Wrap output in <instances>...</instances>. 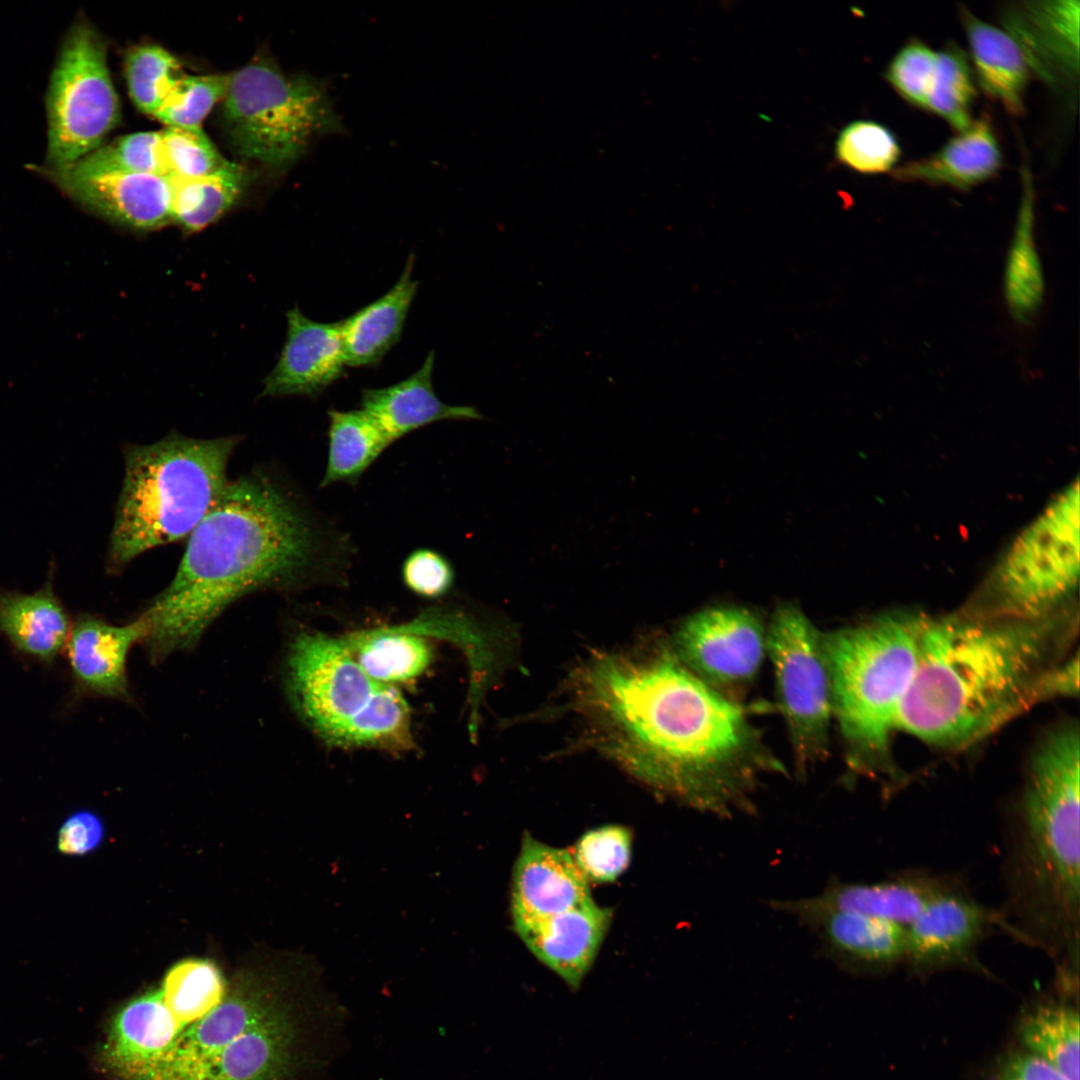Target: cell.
<instances>
[{
  "label": "cell",
  "instance_id": "obj_24",
  "mask_svg": "<svg viewBox=\"0 0 1080 1080\" xmlns=\"http://www.w3.org/2000/svg\"><path fill=\"white\" fill-rule=\"evenodd\" d=\"M434 364L435 354L432 351L421 367L405 380L362 392L361 409L381 426L393 442L436 421L481 418L475 407L449 405L436 395L432 382Z\"/></svg>",
  "mask_w": 1080,
  "mask_h": 1080
},
{
  "label": "cell",
  "instance_id": "obj_7",
  "mask_svg": "<svg viewBox=\"0 0 1080 1080\" xmlns=\"http://www.w3.org/2000/svg\"><path fill=\"white\" fill-rule=\"evenodd\" d=\"M288 687L303 720L330 744L394 752L413 746L405 698L372 680L340 639L300 633L289 652Z\"/></svg>",
  "mask_w": 1080,
  "mask_h": 1080
},
{
  "label": "cell",
  "instance_id": "obj_5",
  "mask_svg": "<svg viewBox=\"0 0 1080 1080\" xmlns=\"http://www.w3.org/2000/svg\"><path fill=\"white\" fill-rule=\"evenodd\" d=\"M235 445L233 437L171 434L126 450L109 549L113 568L191 534L229 482L226 471Z\"/></svg>",
  "mask_w": 1080,
  "mask_h": 1080
},
{
  "label": "cell",
  "instance_id": "obj_14",
  "mask_svg": "<svg viewBox=\"0 0 1080 1080\" xmlns=\"http://www.w3.org/2000/svg\"><path fill=\"white\" fill-rule=\"evenodd\" d=\"M993 925L1001 926L999 912L978 903L957 882L907 926L903 963L917 972L975 964L978 947Z\"/></svg>",
  "mask_w": 1080,
  "mask_h": 1080
},
{
  "label": "cell",
  "instance_id": "obj_43",
  "mask_svg": "<svg viewBox=\"0 0 1080 1080\" xmlns=\"http://www.w3.org/2000/svg\"><path fill=\"white\" fill-rule=\"evenodd\" d=\"M104 835V823L96 813L78 810L69 815L59 828L57 849L67 856H83L98 848Z\"/></svg>",
  "mask_w": 1080,
  "mask_h": 1080
},
{
  "label": "cell",
  "instance_id": "obj_15",
  "mask_svg": "<svg viewBox=\"0 0 1080 1080\" xmlns=\"http://www.w3.org/2000/svg\"><path fill=\"white\" fill-rule=\"evenodd\" d=\"M944 875L904 872L873 883L830 880L821 893L805 898L773 900L778 912L799 922L826 911H852L908 926L937 895L956 884Z\"/></svg>",
  "mask_w": 1080,
  "mask_h": 1080
},
{
  "label": "cell",
  "instance_id": "obj_16",
  "mask_svg": "<svg viewBox=\"0 0 1080 1080\" xmlns=\"http://www.w3.org/2000/svg\"><path fill=\"white\" fill-rule=\"evenodd\" d=\"M33 170L93 213L139 231L172 222L173 179L152 173L81 176L43 166Z\"/></svg>",
  "mask_w": 1080,
  "mask_h": 1080
},
{
  "label": "cell",
  "instance_id": "obj_36",
  "mask_svg": "<svg viewBox=\"0 0 1080 1080\" xmlns=\"http://www.w3.org/2000/svg\"><path fill=\"white\" fill-rule=\"evenodd\" d=\"M63 171L81 176L108 173L167 175L160 153V131L137 132L102 144Z\"/></svg>",
  "mask_w": 1080,
  "mask_h": 1080
},
{
  "label": "cell",
  "instance_id": "obj_23",
  "mask_svg": "<svg viewBox=\"0 0 1080 1080\" xmlns=\"http://www.w3.org/2000/svg\"><path fill=\"white\" fill-rule=\"evenodd\" d=\"M1002 151L989 118L982 115L935 153L896 166L897 182L947 186L966 191L997 175Z\"/></svg>",
  "mask_w": 1080,
  "mask_h": 1080
},
{
  "label": "cell",
  "instance_id": "obj_3",
  "mask_svg": "<svg viewBox=\"0 0 1080 1080\" xmlns=\"http://www.w3.org/2000/svg\"><path fill=\"white\" fill-rule=\"evenodd\" d=\"M188 537L173 580L143 614L155 660L191 648L235 600L290 586L318 560L310 521L261 474L229 481Z\"/></svg>",
  "mask_w": 1080,
  "mask_h": 1080
},
{
  "label": "cell",
  "instance_id": "obj_20",
  "mask_svg": "<svg viewBox=\"0 0 1080 1080\" xmlns=\"http://www.w3.org/2000/svg\"><path fill=\"white\" fill-rule=\"evenodd\" d=\"M147 635L143 615L125 625H113L91 615L78 617L66 643L77 694L127 699L128 655Z\"/></svg>",
  "mask_w": 1080,
  "mask_h": 1080
},
{
  "label": "cell",
  "instance_id": "obj_33",
  "mask_svg": "<svg viewBox=\"0 0 1080 1080\" xmlns=\"http://www.w3.org/2000/svg\"><path fill=\"white\" fill-rule=\"evenodd\" d=\"M162 1000L177 1019L190 1022L218 1005L228 988L217 965L202 958L175 963L159 988Z\"/></svg>",
  "mask_w": 1080,
  "mask_h": 1080
},
{
  "label": "cell",
  "instance_id": "obj_28",
  "mask_svg": "<svg viewBox=\"0 0 1080 1080\" xmlns=\"http://www.w3.org/2000/svg\"><path fill=\"white\" fill-rule=\"evenodd\" d=\"M340 640L360 668L384 685L417 678L433 657L429 642L409 628L359 631Z\"/></svg>",
  "mask_w": 1080,
  "mask_h": 1080
},
{
  "label": "cell",
  "instance_id": "obj_4",
  "mask_svg": "<svg viewBox=\"0 0 1080 1080\" xmlns=\"http://www.w3.org/2000/svg\"><path fill=\"white\" fill-rule=\"evenodd\" d=\"M1077 723L1050 730L1029 761L1004 824L1001 927L1076 977L1080 952V830Z\"/></svg>",
  "mask_w": 1080,
  "mask_h": 1080
},
{
  "label": "cell",
  "instance_id": "obj_29",
  "mask_svg": "<svg viewBox=\"0 0 1080 1080\" xmlns=\"http://www.w3.org/2000/svg\"><path fill=\"white\" fill-rule=\"evenodd\" d=\"M392 442L362 409L329 411L328 457L321 487L357 481Z\"/></svg>",
  "mask_w": 1080,
  "mask_h": 1080
},
{
  "label": "cell",
  "instance_id": "obj_32",
  "mask_svg": "<svg viewBox=\"0 0 1080 1080\" xmlns=\"http://www.w3.org/2000/svg\"><path fill=\"white\" fill-rule=\"evenodd\" d=\"M1022 197L1016 229L1007 262L1005 290L1009 307L1018 320H1027L1038 309L1043 280L1035 252L1033 228L1035 193L1031 173L1022 167Z\"/></svg>",
  "mask_w": 1080,
  "mask_h": 1080
},
{
  "label": "cell",
  "instance_id": "obj_9",
  "mask_svg": "<svg viewBox=\"0 0 1080 1080\" xmlns=\"http://www.w3.org/2000/svg\"><path fill=\"white\" fill-rule=\"evenodd\" d=\"M48 145L43 167L63 171L102 145L120 119L119 99L102 35L79 19L68 31L46 97Z\"/></svg>",
  "mask_w": 1080,
  "mask_h": 1080
},
{
  "label": "cell",
  "instance_id": "obj_11",
  "mask_svg": "<svg viewBox=\"0 0 1080 1080\" xmlns=\"http://www.w3.org/2000/svg\"><path fill=\"white\" fill-rule=\"evenodd\" d=\"M766 650L795 761L806 770L827 753L833 714L823 634L800 608L783 603L768 625Z\"/></svg>",
  "mask_w": 1080,
  "mask_h": 1080
},
{
  "label": "cell",
  "instance_id": "obj_42",
  "mask_svg": "<svg viewBox=\"0 0 1080 1080\" xmlns=\"http://www.w3.org/2000/svg\"><path fill=\"white\" fill-rule=\"evenodd\" d=\"M402 578L412 592L426 598H436L451 588L454 570L440 553L422 548L406 558L402 566Z\"/></svg>",
  "mask_w": 1080,
  "mask_h": 1080
},
{
  "label": "cell",
  "instance_id": "obj_37",
  "mask_svg": "<svg viewBox=\"0 0 1080 1080\" xmlns=\"http://www.w3.org/2000/svg\"><path fill=\"white\" fill-rule=\"evenodd\" d=\"M836 159L849 169L865 175L892 172L901 156L895 135L873 120H855L838 134Z\"/></svg>",
  "mask_w": 1080,
  "mask_h": 1080
},
{
  "label": "cell",
  "instance_id": "obj_30",
  "mask_svg": "<svg viewBox=\"0 0 1080 1080\" xmlns=\"http://www.w3.org/2000/svg\"><path fill=\"white\" fill-rule=\"evenodd\" d=\"M1079 1012L1066 1002L1041 1003L1019 1020L1025 1051L1045 1061L1068 1080H1079Z\"/></svg>",
  "mask_w": 1080,
  "mask_h": 1080
},
{
  "label": "cell",
  "instance_id": "obj_25",
  "mask_svg": "<svg viewBox=\"0 0 1080 1080\" xmlns=\"http://www.w3.org/2000/svg\"><path fill=\"white\" fill-rule=\"evenodd\" d=\"M961 18L976 82L1009 114L1022 115L1031 70L1019 45L1007 31L979 19L966 8H961Z\"/></svg>",
  "mask_w": 1080,
  "mask_h": 1080
},
{
  "label": "cell",
  "instance_id": "obj_21",
  "mask_svg": "<svg viewBox=\"0 0 1080 1080\" xmlns=\"http://www.w3.org/2000/svg\"><path fill=\"white\" fill-rule=\"evenodd\" d=\"M611 919V910L591 899L513 928L540 962L577 990L598 954Z\"/></svg>",
  "mask_w": 1080,
  "mask_h": 1080
},
{
  "label": "cell",
  "instance_id": "obj_35",
  "mask_svg": "<svg viewBox=\"0 0 1080 1080\" xmlns=\"http://www.w3.org/2000/svg\"><path fill=\"white\" fill-rule=\"evenodd\" d=\"M184 75L179 60L158 45L137 46L126 56L125 76L130 97L140 111L151 116Z\"/></svg>",
  "mask_w": 1080,
  "mask_h": 1080
},
{
  "label": "cell",
  "instance_id": "obj_6",
  "mask_svg": "<svg viewBox=\"0 0 1080 1080\" xmlns=\"http://www.w3.org/2000/svg\"><path fill=\"white\" fill-rule=\"evenodd\" d=\"M925 618L887 613L823 634L833 714L857 768H878L898 730Z\"/></svg>",
  "mask_w": 1080,
  "mask_h": 1080
},
{
  "label": "cell",
  "instance_id": "obj_8",
  "mask_svg": "<svg viewBox=\"0 0 1080 1080\" xmlns=\"http://www.w3.org/2000/svg\"><path fill=\"white\" fill-rule=\"evenodd\" d=\"M221 103L233 150L277 170L295 163L316 137L341 128L319 81L289 76L265 57L231 73Z\"/></svg>",
  "mask_w": 1080,
  "mask_h": 1080
},
{
  "label": "cell",
  "instance_id": "obj_19",
  "mask_svg": "<svg viewBox=\"0 0 1080 1080\" xmlns=\"http://www.w3.org/2000/svg\"><path fill=\"white\" fill-rule=\"evenodd\" d=\"M1079 1H1032L1009 8L1004 26L1030 70L1048 84L1071 81L1079 72Z\"/></svg>",
  "mask_w": 1080,
  "mask_h": 1080
},
{
  "label": "cell",
  "instance_id": "obj_12",
  "mask_svg": "<svg viewBox=\"0 0 1080 1080\" xmlns=\"http://www.w3.org/2000/svg\"><path fill=\"white\" fill-rule=\"evenodd\" d=\"M283 1007L263 982L247 976L206 1014L190 1022L171 1014L174 1039L144 1080H224L246 1034Z\"/></svg>",
  "mask_w": 1080,
  "mask_h": 1080
},
{
  "label": "cell",
  "instance_id": "obj_38",
  "mask_svg": "<svg viewBox=\"0 0 1080 1080\" xmlns=\"http://www.w3.org/2000/svg\"><path fill=\"white\" fill-rule=\"evenodd\" d=\"M230 79L231 73L185 74L176 82L153 117L165 127L201 128L209 112L226 95Z\"/></svg>",
  "mask_w": 1080,
  "mask_h": 1080
},
{
  "label": "cell",
  "instance_id": "obj_18",
  "mask_svg": "<svg viewBox=\"0 0 1080 1080\" xmlns=\"http://www.w3.org/2000/svg\"><path fill=\"white\" fill-rule=\"evenodd\" d=\"M346 357L340 322L321 323L298 306L287 312V337L263 396H317L342 377Z\"/></svg>",
  "mask_w": 1080,
  "mask_h": 1080
},
{
  "label": "cell",
  "instance_id": "obj_17",
  "mask_svg": "<svg viewBox=\"0 0 1080 1080\" xmlns=\"http://www.w3.org/2000/svg\"><path fill=\"white\" fill-rule=\"evenodd\" d=\"M513 925L547 918L591 899L589 881L566 849L522 838L512 873Z\"/></svg>",
  "mask_w": 1080,
  "mask_h": 1080
},
{
  "label": "cell",
  "instance_id": "obj_22",
  "mask_svg": "<svg viewBox=\"0 0 1080 1080\" xmlns=\"http://www.w3.org/2000/svg\"><path fill=\"white\" fill-rule=\"evenodd\" d=\"M800 923L819 936L833 961L854 970H881L903 962L907 927L852 911H826Z\"/></svg>",
  "mask_w": 1080,
  "mask_h": 1080
},
{
  "label": "cell",
  "instance_id": "obj_39",
  "mask_svg": "<svg viewBox=\"0 0 1080 1080\" xmlns=\"http://www.w3.org/2000/svg\"><path fill=\"white\" fill-rule=\"evenodd\" d=\"M160 153L167 176L174 180L202 177L230 163L202 127H165L160 131Z\"/></svg>",
  "mask_w": 1080,
  "mask_h": 1080
},
{
  "label": "cell",
  "instance_id": "obj_2",
  "mask_svg": "<svg viewBox=\"0 0 1080 1080\" xmlns=\"http://www.w3.org/2000/svg\"><path fill=\"white\" fill-rule=\"evenodd\" d=\"M1062 612L1023 619L969 612L923 623L898 730L942 749L967 747L1033 704L1074 696L1065 663L1075 634Z\"/></svg>",
  "mask_w": 1080,
  "mask_h": 1080
},
{
  "label": "cell",
  "instance_id": "obj_40",
  "mask_svg": "<svg viewBox=\"0 0 1080 1080\" xmlns=\"http://www.w3.org/2000/svg\"><path fill=\"white\" fill-rule=\"evenodd\" d=\"M631 844L632 836L627 828L603 826L583 834L572 856L588 881L612 882L629 865Z\"/></svg>",
  "mask_w": 1080,
  "mask_h": 1080
},
{
  "label": "cell",
  "instance_id": "obj_1",
  "mask_svg": "<svg viewBox=\"0 0 1080 1080\" xmlns=\"http://www.w3.org/2000/svg\"><path fill=\"white\" fill-rule=\"evenodd\" d=\"M571 689L568 706L592 747L705 814L751 812L762 777L785 772L741 707L673 652L594 656Z\"/></svg>",
  "mask_w": 1080,
  "mask_h": 1080
},
{
  "label": "cell",
  "instance_id": "obj_27",
  "mask_svg": "<svg viewBox=\"0 0 1080 1080\" xmlns=\"http://www.w3.org/2000/svg\"><path fill=\"white\" fill-rule=\"evenodd\" d=\"M70 629L51 583L32 594L0 591V633L18 652L51 665L66 645Z\"/></svg>",
  "mask_w": 1080,
  "mask_h": 1080
},
{
  "label": "cell",
  "instance_id": "obj_26",
  "mask_svg": "<svg viewBox=\"0 0 1080 1080\" xmlns=\"http://www.w3.org/2000/svg\"><path fill=\"white\" fill-rule=\"evenodd\" d=\"M413 264L414 256L410 255L400 278L386 294L340 321L347 366L375 365L399 341L418 288L412 279Z\"/></svg>",
  "mask_w": 1080,
  "mask_h": 1080
},
{
  "label": "cell",
  "instance_id": "obj_10",
  "mask_svg": "<svg viewBox=\"0 0 1080 1080\" xmlns=\"http://www.w3.org/2000/svg\"><path fill=\"white\" fill-rule=\"evenodd\" d=\"M1078 491L1076 482L1018 538L997 576L995 605L983 614L1039 619L1060 612L1078 581Z\"/></svg>",
  "mask_w": 1080,
  "mask_h": 1080
},
{
  "label": "cell",
  "instance_id": "obj_44",
  "mask_svg": "<svg viewBox=\"0 0 1080 1080\" xmlns=\"http://www.w3.org/2000/svg\"><path fill=\"white\" fill-rule=\"evenodd\" d=\"M993 1080H1068L1059 1071L1027 1051H1014L998 1065Z\"/></svg>",
  "mask_w": 1080,
  "mask_h": 1080
},
{
  "label": "cell",
  "instance_id": "obj_41",
  "mask_svg": "<svg viewBox=\"0 0 1080 1080\" xmlns=\"http://www.w3.org/2000/svg\"><path fill=\"white\" fill-rule=\"evenodd\" d=\"M937 52L918 39L906 42L885 70L890 86L906 102L925 109L932 86Z\"/></svg>",
  "mask_w": 1080,
  "mask_h": 1080
},
{
  "label": "cell",
  "instance_id": "obj_13",
  "mask_svg": "<svg viewBox=\"0 0 1080 1080\" xmlns=\"http://www.w3.org/2000/svg\"><path fill=\"white\" fill-rule=\"evenodd\" d=\"M673 653L711 687H733L751 681L766 651V632L751 610L737 606L709 607L689 616L673 638Z\"/></svg>",
  "mask_w": 1080,
  "mask_h": 1080
},
{
  "label": "cell",
  "instance_id": "obj_31",
  "mask_svg": "<svg viewBox=\"0 0 1080 1080\" xmlns=\"http://www.w3.org/2000/svg\"><path fill=\"white\" fill-rule=\"evenodd\" d=\"M248 176L245 168L230 162L202 177L173 179L172 222L187 233L203 230L239 200L248 184Z\"/></svg>",
  "mask_w": 1080,
  "mask_h": 1080
},
{
  "label": "cell",
  "instance_id": "obj_34",
  "mask_svg": "<svg viewBox=\"0 0 1080 1080\" xmlns=\"http://www.w3.org/2000/svg\"><path fill=\"white\" fill-rule=\"evenodd\" d=\"M976 80L970 60L955 44L937 52L932 86L925 110L934 113L956 131L972 123V107L976 98Z\"/></svg>",
  "mask_w": 1080,
  "mask_h": 1080
}]
</instances>
